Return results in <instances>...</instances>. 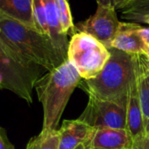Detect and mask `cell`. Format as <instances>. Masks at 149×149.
<instances>
[{"label":"cell","mask_w":149,"mask_h":149,"mask_svg":"<svg viewBox=\"0 0 149 149\" xmlns=\"http://www.w3.org/2000/svg\"><path fill=\"white\" fill-rule=\"evenodd\" d=\"M0 41L23 64L51 71L65 60L52 41L33 27L0 12Z\"/></svg>","instance_id":"cell-1"},{"label":"cell","mask_w":149,"mask_h":149,"mask_svg":"<svg viewBox=\"0 0 149 149\" xmlns=\"http://www.w3.org/2000/svg\"><path fill=\"white\" fill-rule=\"evenodd\" d=\"M81 79L75 66L67 59L37 80L34 88L44 111L42 130L57 129L69 99Z\"/></svg>","instance_id":"cell-2"},{"label":"cell","mask_w":149,"mask_h":149,"mask_svg":"<svg viewBox=\"0 0 149 149\" xmlns=\"http://www.w3.org/2000/svg\"><path fill=\"white\" fill-rule=\"evenodd\" d=\"M110 58L94 78L83 79L82 88L100 100L114 102L126 108L129 85L134 78V54L109 48Z\"/></svg>","instance_id":"cell-3"},{"label":"cell","mask_w":149,"mask_h":149,"mask_svg":"<svg viewBox=\"0 0 149 149\" xmlns=\"http://www.w3.org/2000/svg\"><path fill=\"white\" fill-rule=\"evenodd\" d=\"M44 69L19 61L0 41V90H8L29 104L32 92Z\"/></svg>","instance_id":"cell-4"},{"label":"cell","mask_w":149,"mask_h":149,"mask_svg":"<svg viewBox=\"0 0 149 149\" xmlns=\"http://www.w3.org/2000/svg\"><path fill=\"white\" fill-rule=\"evenodd\" d=\"M110 58L109 49L93 36L77 31L69 40L67 59L75 66L82 79L96 77Z\"/></svg>","instance_id":"cell-5"},{"label":"cell","mask_w":149,"mask_h":149,"mask_svg":"<svg viewBox=\"0 0 149 149\" xmlns=\"http://www.w3.org/2000/svg\"><path fill=\"white\" fill-rule=\"evenodd\" d=\"M79 120L92 128L127 129L126 108L93 96H89L88 103Z\"/></svg>","instance_id":"cell-6"},{"label":"cell","mask_w":149,"mask_h":149,"mask_svg":"<svg viewBox=\"0 0 149 149\" xmlns=\"http://www.w3.org/2000/svg\"><path fill=\"white\" fill-rule=\"evenodd\" d=\"M120 24L114 6L98 4L93 15L75 24L74 32L87 33L109 49L111 42L119 30Z\"/></svg>","instance_id":"cell-7"},{"label":"cell","mask_w":149,"mask_h":149,"mask_svg":"<svg viewBox=\"0 0 149 149\" xmlns=\"http://www.w3.org/2000/svg\"><path fill=\"white\" fill-rule=\"evenodd\" d=\"M83 146L86 149H132L133 140L127 129L92 128Z\"/></svg>","instance_id":"cell-8"},{"label":"cell","mask_w":149,"mask_h":149,"mask_svg":"<svg viewBox=\"0 0 149 149\" xmlns=\"http://www.w3.org/2000/svg\"><path fill=\"white\" fill-rule=\"evenodd\" d=\"M134 76L140 98L145 135H149V59L143 53L134 54Z\"/></svg>","instance_id":"cell-9"},{"label":"cell","mask_w":149,"mask_h":149,"mask_svg":"<svg viewBox=\"0 0 149 149\" xmlns=\"http://www.w3.org/2000/svg\"><path fill=\"white\" fill-rule=\"evenodd\" d=\"M127 116V130L128 131L133 141L145 135L143 115L135 82V76L131 81L127 98L126 107Z\"/></svg>","instance_id":"cell-10"},{"label":"cell","mask_w":149,"mask_h":149,"mask_svg":"<svg viewBox=\"0 0 149 149\" xmlns=\"http://www.w3.org/2000/svg\"><path fill=\"white\" fill-rule=\"evenodd\" d=\"M140 24L120 22L119 30L111 42L110 48H114L130 54L143 53L146 44L137 32Z\"/></svg>","instance_id":"cell-11"},{"label":"cell","mask_w":149,"mask_h":149,"mask_svg":"<svg viewBox=\"0 0 149 149\" xmlns=\"http://www.w3.org/2000/svg\"><path fill=\"white\" fill-rule=\"evenodd\" d=\"M92 127L78 120H64L59 133L58 149H75L86 141Z\"/></svg>","instance_id":"cell-12"},{"label":"cell","mask_w":149,"mask_h":149,"mask_svg":"<svg viewBox=\"0 0 149 149\" xmlns=\"http://www.w3.org/2000/svg\"><path fill=\"white\" fill-rule=\"evenodd\" d=\"M0 12L28 26L35 28L32 0H0Z\"/></svg>","instance_id":"cell-13"},{"label":"cell","mask_w":149,"mask_h":149,"mask_svg":"<svg viewBox=\"0 0 149 149\" xmlns=\"http://www.w3.org/2000/svg\"><path fill=\"white\" fill-rule=\"evenodd\" d=\"M58 130H42L40 134L31 138L25 149H58Z\"/></svg>","instance_id":"cell-14"},{"label":"cell","mask_w":149,"mask_h":149,"mask_svg":"<svg viewBox=\"0 0 149 149\" xmlns=\"http://www.w3.org/2000/svg\"><path fill=\"white\" fill-rule=\"evenodd\" d=\"M55 2H56L58 19L61 28V31L65 36H68L69 34L72 35L74 33L75 24H73L72 12L68 1L55 0Z\"/></svg>","instance_id":"cell-15"},{"label":"cell","mask_w":149,"mask_h":149,"mask_svg":"<svg viewBox=\"0 0 149 149\" xmlns=\"http://www.w3.org/2000/svg\"><path fill=\"white\" fill-rule=\"evenodd\" d=\"M149 14V0H136L122 10L123 17L134 22L140 17Z\"/></svg>","instance_id":"cell-16"},{"label":"cell","mask_w":149,"mask_h":149,"mask_svg":"<svg viewBox=\"0 0 149 149\" xmlns=\"http://www.w3.org/2000/svg\"><path fill=\"white\" fill-rule=\"evenodd\" d=\"M0 149H16L8 139L5 130L0 127Z\"/></svg>","instance_id":"cell-17"},{"label":"cell","mask_w":149,"mask_h":149,"mask_svg":"<svg viewBox=\"0 0 149 149\" xmlns=\"http://www.w3.org/2000/svg\"><path fill=\"white\" fill-rule=\"evenodd\" d=\"M132 149H149V135H144L133 141Z\"/></svg>","instance_id":"cell-18"},{"label":"cell","mask_w":149,"mask_h":149,"mask_svg":"<svg viewBox=\"0 0 149 149\" xmlns=\"http://www.w3.org/2000/svg\"><path fill=\"white\" fill-rule=\"evenodd\" d=\"M137 32L141 37V38L143 40V42L146 45H149V28L139 25V27L137 28Z\"/></svg>","instance_id":"cell-19"},{"label":"cell","mask_w":149,"mask_h":149,"mask_svg":"<svg viewBox=\"0 0 149 149\" xmlns=\"http://www.w3.org/2000/svg\"><path fill=\"white\" fill-rule=\"evenodd\" d=\"M136 0H113V6L116 10H123Z\"/></svg>","instance_id":"cell-20"},{"label":"cell","mask_w":149,"mask_h":149,"mask_svg":"<svg viewBox=\"0 0 149 149\" xmlns=\"http://www.w3.org/2000/svg\"><path fill=\"white\" fill-rule=\"evenodd\" d=\"M136 22H139V23H145V24H149V14L145 15V16H141V17H138V18H137L134 22H133V23H136Z\"/></svg>","instance_id":"cell-21"},{"label":"cell","mask_w":149,"mask_h":149,"mask_svg":"<svg viewBox=\"0 0 149 149\" xmlns=\"http://www.w3.org/2000/svg\"><path fill=\"white\" fill-rule=\"evenodd\" d=\"M98 4L106 6H113V0H96Z\"/></svg>","instance_id":"cell-22"},{"label":"cell","mask_w":149,"mask_h":149,"mask_svg":"<svg viewBox=\"0 0 149 149\" xmlns=\"http://www.w3.org/2000/svg\"><path fill=\"white\" fill-rule=\"evenodd\" d=\"M143 54H145L146 57L149 59V45H145V48H144V51H143Z\"/></svg>","instance_id":"cell-23"},{"label":"cell","mask_w":149,"mask_h":149,"mask_svg":"<svg viewBox=\"0 0 149 149\" xmlns=\"http://www.w3.org/2000/svg\"><path fill=\"white\" fill-rule=\"evenodd\" d=\"M75 149H86L85 148H84V146H83V144H81V145H79L78 148H76Z\"/></svg>","instance_id":"cell-24"}]
</instances>
